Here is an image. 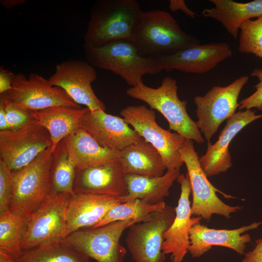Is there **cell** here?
<instances>
[{"instance_id":"cell-20","label":"cell","mask_w":262,"mask_h":262,"mask_svg":"<svg viewBox=\"0 0 262 262\" xmlns=\"http://www.w3.org/2000/svg\"><path fill=\"white\" fill-rule=\"evenodd\" d=\"M120 203V197L108 195H70L65 212L66 237L78 230L95 226L112 208Z\"/></svg>"},{"instance_id":"cell-2","label":"cell","mask_w":262,"mask_h":262,"mask_svg":"<svg viewBox=\"0 0 262 262\" xmlns=\"http://www.w3.org/2000/svg\"><path fill=\"white\" fill-rule=\"evenodd\" d=\"M132 42L141 56L155 59L200 44L197 38L182 31L174 17L162 10L144 12Z\"/></svg>"},{"instance_id":"cell-4","label":"cell","mask_w":262,"mask_h":262,"mask_svg":"<svg viewBox=\"0 0 262 262\" xmlns=\"http://www.w3.org/2000/svg\"><path fill=\"white\" fill-rule=\"evenodd\" d=\"M127 94L147 104L152 110L159 111L167 120L170 130L174 131L185 139L204 143L196 122L187 112L186 100H181L178 95L176 81L166 76L157 88L146 85L144 82L131 87Z\"/></svg>"},{"instance_id":"cell-19","label":"cell","mask_w":262,"mask_h":262,"mask_svg":"<svg viewBox=\"0 0 262 262\" xmlns=\"http://www.w3.org/2000/svg\"><path fill=\"white\" fill-rule=\"evenodd\" d=\"M262 118L250 109L235 113L228 119L218 139L213 144L207 143L204 155L199 157L201 167L207 177L226 172L232 165L229 145L234 136L245 126L252 121Z\"/></svg>"},{"instance_id":"cell-26","label":"cell","mask_w":262,"mask_h":262,"mask_svg":"<svg viewBox=\"0 0 262 262\" xmlns=\"http://www.w3.org/2000/svg\"><path fill=\"white\" fill-rule=\"evenodd\" d=\"M65 139L76 168L118 160L119 151L101 146L82 127Z\"/></svg>"},{"instance_id":"cell-22","label":"cell","mask_w":262,"mask_h":262,"mask_svg":"<svg viewBox=\"0 0 262 262\" xmlns=\"http://www.w3.org/2000/svg\"><path fill=\"white\" fill-rule=\"evenodd\" d=\"M118 160L125 175L160 177L167 169L159 152L144 138L119 151Z\"/></svg>"},{"instance_id":"cell-39","label":"cell","mask_w":262,"mask_h":262,"mask_svg":"<svg viewBox=\"0 0 262 262\" xmlns=\"http://www.w3.org/2000/svg\"><path fill=\"white\" fill-rule=\"evenodd\" d=\"M25 0H2L1 3L6 8H12L17 5L21 4L24 2Z\"/></svg>"},{"instance_id":"cell-15","label":"cell","mask_w":262,"mask_h":262,"mask_svg":"<svg viewBox=\"0 0 262 262\" xmlns=\"http://www.w3.org/2000/svg\"><path fill=\"white\" fill-rule=\"evenodd\" d=\"M177 181L180 185V194L178 205L175 208L176 215L170 227L164 233L162 251L171 254L172 262H182L188 252L190 229L199 223L201 217H191V204L189 199L191 187L188 173L180 174Z\"/></svg>"},{"instance_id":"cell-3","label":"cell","mask_w":262,"mask_h":262,"mask_svg":"<svg viewBox=\"0 0 262 262\" xmlns=\"http://www.w3.org/2000/svg\"><path fill=\"white\" fill-rule=\"evenodd\" d=\"M83 46L87 62L111 71L131 87L143 82L145 75L163 71L156 59L141 56L132 41H117L101 47Z\"/></svg>"},{"instance_id":"cell-24","label":"cell","mask_w":262,"mask_h":262,"mask_svg":"<svg viewBox=\"0 0 262 262\" xmlns=\"http://www.w3.org/2000/svg\"><path fill=\"white\" fill-rule=\"evenodd\" d=\"M180 174V168L167 170L163 176L156 177L127 174L125 181L128 194L120 197L121 202L138 199L150 205L164 202V198L169 195L173 182Z\"/></svg>"},{"instance_id":"cell-21","label":"cell","mask_w":262,"mask_h":262,"mask_svg":"<svg viewBox=\"0 0 262 262\" xmlns=\"http://www.w3.org/2000/svg\"><path fill=\"white\" fill-rule=\"evenodd\" d=\"M262 221L243 226L233 229H215L198 223L191 227L189 232L188 252L194 258L200 257L210 250L213 246H218L230 248L240 255L245 254L246 244L251 238L245 233L257 229Z\"/></svg>"},{"instance_id":"cell-6","label":"cell","mask_w":262,"mask_h":262,"mask_svg":"<svg viewBox=\"0 0 262 262\" xmlns=\"http://www.w3.org/2000/svg\"><path fill=\"white\" fill-rule=\"evenodd\" d=\"M120 115L137 133L159 152L167 170L180 168L184 164L180 149L185 139L160 126L156 121L155 111L145 105L128 106Z\"/></svg>"},{"instance_id":"cell-23","label":"cell","mask_w":262,"mask_h":262,"mask_svg":"<svg viewBox=\"0 0 262 262\" xmlns=\"http://www.w3.org/2000/svg\"><path fill=\"white\" fill-rule=\"evenodd\" d=\"M89 110L87 107L58 105L33 111V113L49 133L53 152L59 142L81 127L82 118Z\"/></svg>"},{"instance_id":"cell-30","label":"cell","mask_w":262,"mask_h":262,"mask_svg":"<svg viewBox=\"0 0 262 262\" xmlns=\"http://www.w3.org/2000/svg\"><path fill=\"white\" fill-rule=\"evenodd\" d=\"M165 205L164 202L150 205L138 199L122 202L112 208L101 221L92 228L129 219L140 222L147 219L152 213L164 210Z\"/></svg>"},{"instance_id":"cell-29","label":"cell","mask_w":262,"mask_h":262,"mask_svg":"<svg viewBox=\"0 0 262 262\" xmlns=\"http://www.w3.org/2000/svg\"><path fill=\"white\" fill-rule=\"evenodd\" d=\"M25 220L9 210L0 213V259L16 260L22 254L21 243Z\"/></svg>"},{"instance_id":"cell-11","label":"cell","mask_w":262,"mask_h":262,"mask_svg":"<svg viewBox=\"0 0 262 262\" xmlns=\"http://www.w3.org/2000/svg\"><path fill=\"white\" fill-rule=\"evenodd\" d=\"M70 195L64 193L49 196L26 218L21 243L23 251L66 237L65 212Z\"/></svg>"},{"instance_id":"cell-34","label":"cell","mask_w":262,"mask_h":262,"mask_svg":"<svg viewBox=\"0 0 262 262\" xmlns=\"http://www.w3.org/2000/svg\"><path fill=\"white\" fill-rule=\"evenodd\" d=\"M251 76L256 77L259 82L254 85L256 91L251 95L244 98L239 103V109L249 110L256 108L260 111L262 110V69L255 68L251 73Z\"/></svg>"},{"instance_id":"cell-33","label":"cell","mask_w":262,"mask_h":262,"mask_svg":"<svg viewBox=\"0 0 262 262\" xmlns=\"http://www.w3.org/2000/svg\"><path fill=\"white\" fill-rule=\"evenodd\" d=\"M12 194V171L0 159V213L9 210Z\"/></svg>"},{"instance_id":"cell-32","label":"cell","mask_w":262,"mask_h":262,"mask_svg":"<svg viewBox=\"0 0 262 262\" xmlns=\"http://www.w3.org/2000/svg\"><path fill=\"white\" fill-rule=\"evenodd\" d=\"M2 104L9 129L21 127L35 119L33 111L23 108L8 99L4 93L0 94Z\"/></svg>"},{"instance_id":"cell-35","label":"cell","mask_w":262,"mask_h":262,"mask_svg":"<svg viewBox=\"0 0 262 262\" xmlns=\"http://www.w3.org/2000/svg\"><path fill=\"white\" fill-rule=\"evenodd\" d=\"M244 256L242 262H262V239L256 240L254 248Z\"/></svg>"},{"instance_id":"cell-31","label":"cell","mask_w":262,"mask_h":262,"mask_svg":"<svg viewBox=\"0 0 262 262\" xmlns=\"http://www.w3.org/2000/svg\"><path fill=\"white\" fill-rule=\"evenodd\" d=\"M240 29L239 51L262 59V16L245 21Z\"/></svg>"},{"instance_id":"cell-5","label":"cell","mask_w":262,"mask_h":262,"mask_svg":"<svg viewBox=\"0 0 262 262\" xmlns=\"http://www.w3.org/2000/svg\"><path fill=\"white\" fill-rule=\"evenodd\" d=\"M51 147L25 166L13 170V194L9 211L26 218L50 196L49 174Z\"/></svg>"},{"instance_id":"cell-13","label":"cell","mask_w":262,"mask_h":262,"mask_svg":"<svg viewBox=\"0 0 262 262\" xmlns=\"http://www.w3.org/2000/svg\"><path fill=\"white\" fill-rule=\"evenodd\" d=\"M12 89L3 93L6 97L19 105L31 111L50 107L66 105L81 107L61 88L50 84L48 80L36 73L27 79L22 73L15 75Z\"/></svg>"},{"instance_id":"cell-7","label":"cell","mask_w":262,"mask_h":262,"mask_svg":"<svg viewBox=\"0 0 262 262\" xmlns=\"http://www.w3.org/2000/svg\"><path fill=\"white\" fill-rule=\"evenodd\" d=\"M180 152L186 165L191 184L193 197L192 215H197L207 220L214 214L229 219L231 213L242 209L239 206L228 205L218 197L217 192L225 197L233 198L218 190L209 181L201 167L199 157L195 151L192 140L186 139Z\"/></svg>"},{"instance_id":"cell-17","label":"cell","mask_w":262,"mask_h":262,"mask_svg":"<svg viewBox=\"0 0 262 262\" xmlns=\"http://www.w3.org/2000/svg\"><path fill=\"white\" fill-rule=\"evenodd\" d=\"M80 127L101 146L116 151L143 139L123 118L102 110H89L82 117Z\"/></svg>"},{"instance_id":"cell-12","label":"cell","mask_w":262,"mask_h":262,"mask_svg":"<svg viewBox=\"0 0 262 262\" xmlns=\"http://www.w3.org/2000/svg\"><path fill=\"white\" fill-rule=\"evenodd\" d=\"M248 79V76H242L226 86H213L204 96L194 98L198 119L196 123L208 142L220 124L235 113L239 106L238 97Z\"/></svg>"},{"instance_id":"cell-40","label":"cell","mask_w":262,"mask_h":262,"mask_svg":"<svg viewBox=\"0 0 262 262\" xmlns=\"http://www.w3.org/2000/svg\"><path fill=\"white\" fill-rule=\"evenodd\" d=\"M0 262H18L16 260L0 259Z\"/></svg>"},{"instance_id":"cell-37","label":"cell","mask_w":262,"mask_h":262,"mask_svg":"<svg viewBox=\"0 0 262 262\" xmlns=\"http://www.w3.org/2000/svg\"><path fill=\"white\" fill-rule=\"evenodd\" d=\"M169 7L171 11L175 12L180 10L186 15L194 18L198 15L191 10L186 5L183 0H169Z\"/></svg>"},{"instance_id":"cell-38","label":"cell","mask_w":262,"mask_h":262,"mask_svg":"<svg viewBox=\"0 0 262 262\" xmlns=\"http://www.w3.org/2000/svg\"><path fill=\"white\" fill-rule=\"evenodd\" d=\"M4 110L2 104H0V131L9 130Z\"/></svg>"},{"instance_id":"cell-16","label":"cell","mask_w":262,"mask_h":262,"mask_svg":"<svg viewBox=\"0 0 262 262\" xmlns=\"http://www.w3.org/2000/svg\"><path fill=\"white\" fill-rule=\"evenodd\" d=\"M232 55L229 44L212 43L200 44L156 59L159 67L166 72L177 70L185 73L201 74L213 69Z\"/></svg>"},{"instance_id":"cell-14","label":"cell","mask_w":262,"mask_h":262,"mask_svg":"<svg viewBox=\"0 0 262 262\" xmlns=\"http://www.w3.org/2000/svg\"><path fill=\"white\" fill-rule=\"evenodd\" d=\"M97 77L95 67L81 60H67L56 66L48 80L51 85L63 89L78 104L90 111L106 110V106L96 95L91 83Z\"/></svg>"},{"instance_id":"cell-9","label":"cell","mask_w":262,"mask_h":262,"mask_svg":"<svg viewBox=\"0 0 262 262\" xmlns=\"http://www.w3.org/2000/svg\"><path fill=\"white\" fill-rule=\"evenodd\" d=\"M51 146L49 133L36 119L16 129L0 131V159L11 171L25 166Z\"/></svg>"},{"instance_id":"cell-1","label":"cell","mask_w":262,"mask_h":262,"mask_svg":"<svg viewBox=\"0 0 262 262\" xmlns=\"http://www.w3.org/2000/svg\"><path fill=\"white\" fill-rule=\"evenodd\" d=\"M143 13L135 0L96 1L84 35V45L101 47L117 41H132Z\"/></svg>"},{"instance_id":"cell-28","label":"cell","mask_w":262,"mask_h":262,"mask_svg":"<svg viewBox=\"0 0 262 262\" xmlns=\"http://www.w3.org/2000/svg\"><path fill=\"white\" fill-rule=\"evenodd\" d=\"M18 262H89V258L65 238L51 240L23 251Z\"/></svg>"},{"instance_id":"cell-27","label":"cell","mask_w":262,"mask_h":262,"mask_svg":"<svg viewBox=\"0 0 262 262\" xmlns=\"http://www.w3.org/2000/svg\"><path fill=\"white\" fill-rule=\"evenodd\" d=\"M76 168L65 138L59 142L52 154L49 174L50 196L64 193L75 194Z\"/></svg>"},{"instance_id":"cell-8","label":"cell","mask_w":262,"mask_h":262,"mask_svg":"<svg viewBox=\"0 0 262 262\" xmlns=\"http://www.w3.org/2000/svg\"><path fill=\"white\" fill-rule=\"evenodd\" d=\"M136 222L126 220L75 231L66 240L97 262H123L126 250L120 242L124 230Z\"/></svg>"},{"instance_id":"cell-25","label":"cell","mask_w":262,"mask_h":262,"mask_svg":"<svg viewBox=\"0 0 262 262\" xmlns=\"http://www.w3.org/2000/svg\"><path fill=\"white\" fill-rule=\"evenodd\" d=\"M214 7L202 11L205 17L221 23L233 38L238 36L239 30L245 21L262 16V0L242 3L231 0H210Z\"/></svg>"},{"instance_id":"cell-36","label":"cell","mask_w":262,"mask_h":262,"mask_svg":"<svg viewBox=\"0 0 262 262\" xmlns=\"http://www.w3.org/2000/svg\"><path fill=\"white\" fill-rule=\"evenodd\" d=\"M15 74L3 67L0 68V94L7 92L12 89V81Z\"/></svg>"},{"instance_id":"cell-10","label":"cell","mask_w":262,"mask_h":262,"mask_svg":"<svg viewBox=\"0 0 262 262\" xmlns=\"http://www.w3.org/2000/svg\"><path fill=\"white\" fill-rule=\"evenodd\" d=\"M175 215V209L166 204L162 211L153 212L147 219L129 227L126 242L135 262H164L163 235Z\"/></svg>"},{"instance_id":"cell-18","label":"cell","mask_w":262,"mask_h":262,"mask_svg":"<svg viewBox=\"0 0 262 262\" xmlns=\"http://www.w3.org/2000/svg\"><path fill=\"white\" fill-rule=\"evenodd\" d=\"M125 176L118 160L76 168L74 191L75 193L124 197L128 194Z\"/></svg>"}]
</instances>
